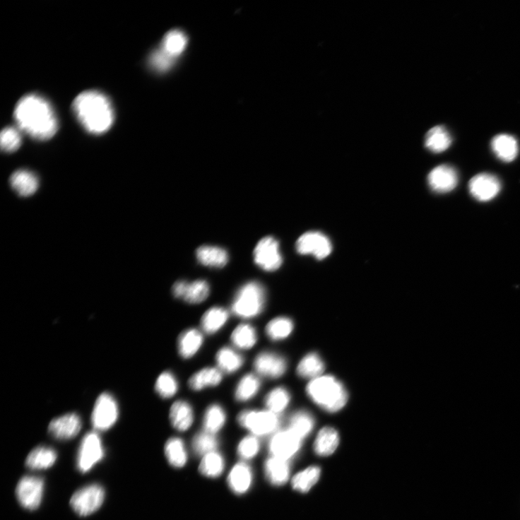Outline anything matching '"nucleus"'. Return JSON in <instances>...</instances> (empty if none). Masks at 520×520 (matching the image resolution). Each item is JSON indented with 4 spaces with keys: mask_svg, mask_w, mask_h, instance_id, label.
I'll use <instances>...</instances> for the list:
<instances>
[{
    "mask_svg": "<svg viewBox=\"0 0 520 520\" xmlns=\"http://www.w3.org/2000/svg\"><path fill=\"white\" fill-rule=\"evenodd\" d=\"M170 420L175 429L179 432L187 431L193 424L194 413L189 403L184 401L175 402L170 414Z\"/></svg>",
    "mask_w": 520,
    "mask_h": 520,
    "instance_id": "412c9836",
    "label": "nucleus"
},
{
    "mask_svg": "<svg viewBox=\"0 0 520 520\" xmlns=\"http://www.w3.org/2000/svg\"><path fill=\"white\" fill-rule=\"evenodd\" d=\"M155 388L160 397L168 399L177 394L179 384L173 374L165 372L162 373L157 379Z\"/></svg>",
    "mask_w": 520,
    "mask_h": 520,
    "instance_id": "79ce46f5",
    "label": "nucleus"
},
{
    "mask_svg": "<svg viewBox=\"0 0 520 520\" xmlns=\"http://www.w3.org/2000/svg\"><path fill=\"white\" fill-rule=\"evenodd\" d=\"M266 334L273 341H281L288 338L294 330V323L288 317H278L267 325Z\"/></svg>",
    "mask_w": 520,
    "mask_h": 520,
    "instance_id": "e433bc0d",
    "label": "nucleus"
},
{
    "mask_svg": "<svg viewBox=\"0 0 520 520\" xmlns=\"http://www.w3.org/2000/svg\"><path fill=\"white\" fill-rule=\"evenodd\" d=\"M296 248L299 254L313 255L319 260L328 257L333 250L329 237L318 232H310L301 236L297 242Z\"/></svg>",
    "mask_w": 520,
    "mask_h": 520,
    "instance_id": "9b49d317",
    "label": "nucleus"
},
{
    "mask_svg": "<svg viewBox=\"0 0 520 520\" xmlns=\"http://www.w3.org/2000/svg\"><path fill=\"white\" fill-rule=\"evenodd\" d=\"M82 428L81 417L69 413L53 419L49 425V433L58 440H69L76 437Z\"/></svg>",
    "mask_w": 520,
    "mask_h": 520,
    "instance_id": "4468645a",
    "label": "nucleus"
},
{
    "mask_svg": "<svg viewBox=\"0 0 520 520\" xmlns=\"http://www.w3.org/2000/svg\"><path fill=\"white\" fill-rule=\"evenodd\" d=\"M226 415L224 409L218 404L210 406L204 415L203 426L206 432L216 434L225 425Z\"/></svg>",
    "mask_w": 520,
    "mask_h": 520,
    "instance_id": "c9c22d12",
    "label": "nucleus"
},
{
    "mask_svg": "<svg viewBox=\"0 0 520 520\" xmlns=\"http://www.w3.org/2000/svg\"><path fill=\"white\" fill-rule=\"evenodd\" d=\"M44 480L37 476H24L18 482L16 497L20 504L28 510L37 509L43 498Z\"/></svg>",
    "mask_w": 520,
    "mask_h": 520,
    "instance_id": "1a4fd4ad",
    "label": "nucleus"
},
{
    "mask_svg": "<svg viewBox=\"0 0 520 520\" xmlns=\"http://www.w3.org/2000/svg\"><path fill=\"white\" fill-rule=\"evenodd\" d=\"M252 471L246 463L237 464L228 477V483L233 492L241 495L246 493L252 483Z\"/></svg>",
    "mask_w": 520,
    "mask_h": 520,
    "instance_id": "6ab92c4d",
    "label": "nucleus"
},
{
    "mask_svg": "<svg viewBox=\"0 0 520 520\" xmlns=\"http://www.w3.org/2000/svg\"><path fill=\"white\" fill-rule=\"evenodd\" d=\"M309 398L330 413L341 410L346 404L348 394L342 383L331 376L314 379L307 387Z\"/></svg>",
    "mask_w": 520,
    "mask_h": 520,
    "instance_id": "7ed1b4c3",
    "label": "nucleus"
},
{
    "mask_svg": "<svg viewBox=\"0 0 520 520\" xmlns=\"http://www.w3.org/2000/svg\"><path fill=\"white\" fill-rule=\"evenodd\" d=\"M11 187L20 197H30L35 194L39 189L40 180L37 176L25 170L14 172L11 178Z\"/></svg>",
    "mask_w": 520,
    "mask_h": 520,
    "instance_id": "a211bd4d",
    "label": "nucleus"
},
{
    "mask_svg": "<svg viewBox=\"0 0 520 520\" xmlns=\"http://www.w3.org/2000/svg\"><path fill=\"white\" fill-rule=\"evenodd\" d=\"M14 118L21 132L37 141L51 139L58 130V119L52 106L38 94L21 98L15 108Z\"/></svg>",
    "mask_w": 520,
    "mask_h": 520,
    "instance_id": "f257e3e1",
    "label": "nucleus"
},
{
    "mask_svg": "<svg viewBox=\"0 0 520 520\" xmlns=\"http://www.w3.org/2000/svg\"><path fill=\"white\" fill-rule=\"evenodd\" d=\"M104 457L105 449L100 436L95 432L86 434L78 453L77 468L80 472L85 473L90 471Z\"/></svg>",
    "mask_w": 520,
    "mask_h": 520,
    "instance_id": "0eeeda50",
    "label": "nucleus"
},
{
    "mask_svg": "<svg viewBox=\"0 0 520 520\" xmlns=\"http://www.w3.org/2000/svg\"><path fill=\"white\" fill-rule=\"evenodd\" d=\"M254 367L259 375L277 379L285 374L287 363L284 358L280 355L271 352H263L256 357Z\"/></svg>",
    "mask_w": 520,
    "mask_h": 520,
    "instance_id": "dca6fc26",
    "label": "nucleus"
},
{
    "mask_svg": "<svg viewBox=\"0 0 520 520\" xmlns=\"http://www.w3.org/2000/svg\"><path fill=\"white\" fill-rule=\"evenodd\" d=\"M199 261L203 266L220 268L229 261L227 252L218 247L202 246L196 252Z\"/></svg>",
    "mask_w": 520,
    "mask_h": 520,
    "instance_id": "4be33fe9",
    "label": "nucleus"
},
{
    "mask_svg": "<svg viewBox=\"0 0 520 520\" xmlns=\"http://www.w3.org/2000/svg\"><path fill=\"white\" fill-rule=\"evenodd\" d=\"M187 45V39L184 32L173 30L162 40L161 49L175 59L183 53Z\"/></svg>",
    "mask_w": 520,
    "mask_h": 520,
    "instance_id": "f704fd0d",
    "label": "nucleus"
},
{
    "mask_svg": "<svg viewBox=\"0 0 520 520\" xmlns=\"http://www.w3.org/2000/svg\"><path fill=\"white\" fill-rule=\"evenodd\" d=\"M166 457L173 467H184L187 461V453L183 441L179 438L170 439L165 445Z\"/></svg>",
    "mask_w": 520,
    "mask_h": 520,
    "instance_id": "2f4dec72",
    "label": "nucleus"
},
{
    "mask_svg": "<svg viewBox=\"0 0 520 520\" xmlns=\"http://www.w3.org/2000/svg\"><path fill=\"white\" fill-rule=\"evenodd\" d=\"M302 440L290 430L278 432L270 442V452L273 457L288 461L300 449Z\"/></svg>",
    "mask_w": 520,
    "mask_h": 520,
    "instance_id": "f8f14e48",
    "label": "nucleus"
},
{
    "mask_svg": "<svg viewBox=\"0 0 520 520\" xmlns=\"http://www.w3.org/2000/svg\"><path fill=\"white\" fill-rule=\"evenodd\" d=\"M237 420L242 427L259 437L273 433L280 425L278 415L269 410H244L240 413Z\"/></svg>",
    "mask_w": 520,
    "mask_h": 520,
    "instance_id": "39448f33",
    "label": "nucleus"
},
{
    "mask_svg": "<svg viewBox=\"0 0 520 520\" xmlns=\"http://www.w3.org/2000/svg\"><path fill=\"white\" fill-rule=\"evenodd\" d=\"M259 450V442L254 436H248L240 443L237 449L239 456L249 460L256 456Z\"/></svg>",
    "mask_w": 520,
    "mask_h": 520,
    "instance_id": "49530a36",
    "label": "nucleus"
},
{
    "mask_svg": "<svg viewBox=\"0 0 520 520\" xmlns=\"http://www.w3.org/2000/svg\"><path fill=\"white\" fill-rule=\"evenodd\" d=\"M265 302L264 286L257 282H249L238 290L232 304V312L241 318H252L262 312Z\"/></svg>",
    "mask_w": 520,
    "mask_h": 520,
    "instance_id": "20e7f679",
    "label": "nucleus"
},
{
    "mask_svg": "<svg viewBox=\"0 0 520 520\" xmlns=\"http://www.w3.org/2000/svg\"><path fill=\"white\" fill-rule=\"evenodd\" d=\"M57 454L51 447L41 446L32 449L25 461V466L30 470L48 469L54 466Z\"/></svg>",
    "mask_w": 520,
    "mask_h": 520,
    "instance_id": "aec40b11",
    "label": "nucleus"
},
{
    "mask_svg": "<svg viewBox=\"0 0 520 520\" xmlns=\"http://www.w3.org/2000/svg\"><path fill=\"white\" fill-rule=\"evenodd\" d=\"M225 468V461L222 455L216 451L207 454L203 456L199 470L201 473L209 478L220 476Z\"/></svg>",
    "mask_w": 520,
    "mask_h": 520,
    "instance_id": "4c0bfd02",
    "label": "nucleus"
},
{
    "mask_svg": "<svg viewBox=\"0 0 520 520\" xmlns=\"http://www.w3.org/2000/svg\"><path fill=\"white\" fill-rule=\"evenodd\" d=\"M232 341L239 348L250 349L257 341L256 332L249 324H240L234 331L232 335Z\"/></svg>",
    "mask_w": 520,
    "mask_h": 520,
    "instance_id": "58836bf2",
    "label": "nucleus"
},
{
    "mask_svg": "<svg viewBox=\"0 0 520 520\" xmlns=\"http://www.w3.org/2000/svg\"><path fill=\"white\" fill-rule=\"evenodd\" d=\"M210 287L203 280L191 283L178 281L173 286V295L176 298L182 299L192 305L204 302L209 296Z\"/></svg>",
    "mask_w": 520,
    "mask_h": 520,
    "instance_id": "2eb2a0df",
    "label": "nucleus"
},
{
    "mask_svg": "<svg viewBox=\"0 0 520 520\" xmlns=\"http://www.w3.org/2000/svg\"><path fill=\"white\" fill-rule=\"evenodd\" d=\"M218 444L215 435L205 431L194 437L192 447L195 452L205 456L206 454L215 451Z\"/></svg>",
    "mask_w": 520,
    "mask_h": 520,
    "instance_id": "c03bdc74",
    "label": "nucleus"
},
{
    "mask_svg": "<svg viewBox=\"0 0 520 520\" xmlns=\"http://www.w3.org/2000/svg\"><path fill=\"white\" fill-rule=\"evenodd\" d=\"M75 115L86 131L102 135L114 122V110L109 98L103 93L90 90L80 93L73 103Z\"/></svg>",
    "mask_w": 520,
    "mask_h": 520,
    "instance_id": "f03ea898",
    "label": "nucleus"
},
{
    "mask_svg": "<svg viewBox=\"0 0 520 520\" xmlns=\"http://www.w3.org/2000/svg\"><path fill=\"white\" fill-rule=\"evenodd\" d=\"M229 319V313L222 307H213L203 315L202 329L208 334H214L220 331Z\"/></svg>",
    "mask_w": 520,
    "mask_h": 520,
    "instance_id": "c756f323",
    "label": "nucleus"
},
{
    "mask_svg": "<svg viewBox=\"0 0 520 520\" xmlns=\"http://www.w3.org/2000/svg\"><path fill=\"white\" fill-rule=\"evenodd\" d=\"M324 370V365L320 356L315 353L307 354L303 358L297 368L298 374L303 378L319 377Z\"/></svg>",
    "mask_w": 520,
    "mask_h": 520,
    "instance_id": "473e14b6",
    "label": "nucleus"
},
{
    "mask_svg": "<svg viewBox=\"0 0 520 520\" xmlns=\"http://www.w3.org/2000/svg\"><path fill=\"white\" fill-rule=\"evenodd\" d=\"M216 362L221 371L227 374H232L242 367L244 360L242 356L233 349L224 347L218 352Z\"/></svg>",
    "mask_w": 520,
    "mask_h": 520,
    "instance_id": "c85d7f7f",
    "label": "nucleus"
},
{
    "mask_svg": "<svg viewBox=\"0 0 520 520\" xmlns=\"http://www.w3.org/2000/svg\"><path fill=\"white\" fill-rule=\"evenodd\" d=\"M451 142V135L443 126L432 128L425 138V146L435 153H440L447 150L450 147Z\"/></svg>",
    "mask_w": 520,
    "mask_h": 520,
    "instance_id": "a878e982",
    "label": "nucleus"
},
{
    "mask_svg": "<svg viewBox=\"0 0 520 520\" xmlns=\"http://www.w3.org/2000/svg\"><path fill=\"white\" fill-rule=\"evenodd\" d=\"M339 442V435L335 429L324 427L319 432L316 438L314 451L319 456H329L336 450Z\"/></svg>",
    "mask_w": 520,
    "mask_h": 520,
    "instance_id": "b1692460",
    "label": "nucleus"
},
{
    "mask_svg": "<svg viewBox=\"0 0 520 520\" xmlns=\"http://www.w3.org/2000/svg\"><path fill=\"white\" fill-rule=\"evenodd\" d=\"M21 130L17 126L6 127L0 136V145L4 151L13 153L19 149L22 144Z\"/></svg>",
    "mask_w": 520,
    "mask_h": 520,
    "instance_id": "37998d69",
    "label": "nucleus"
},
{
    "mask_svg": "<svg viewBox=\"0 0 520 520\" xmlns=\"http://www.w3.org/2000/svg\"><path fill=\"white\" fill-rule=\"evenodd\" d=\"M203 343V336L196 329H189L184 331L179 338L178 349L183 359H190L196 354Z\"/></svg>",
    "mask_w": 520,
    "mask_h": 520,
    "instance_id": "393cba45",
    "label": "nucleus"
},
{
    "mask_svg": "<svg viewBox=\"0 0 520 520\" xmlns=\"http://www.w3.org/2000/svg\"><path fill=\"white\" fill-rule=\"evenodd\" d=\"M265 471L268 480L274 485H282L289 478L290 466L283 459L272 456L266 461Z\"/></svg>",
    "mask_w": 520,
    "mask_h": 520,
    "instance_id": "bb28decb",
    "label": "nucleus"
},
{
    "mask_svg": "<svg viewBox=\"0 0 520 520\" xmlns=\"http://www.w3.org/2000/svg\"><path fill=\"white\" fill-rule=\"evenodd\" d=\"M492 148L495 155L504 162L513 161L519 153L516 140L507 134H501L495 137L492 141Z\"/></svg>",
    "mask_w": 520,
    "mask_h": 520,
    "instance_id": "5701e85b",
    "label": "nucleus"
},
{
    "mask_svg": "<svg viewBox=\"0 0 520 520\" xmlns=\"http://www.w3.org/2000/svg\"><path fill=\"white\" fill-rule=\"evenodd\" d=\"M260 388V381L254 374L245 375L239 382L235 398L240 402H246L254 397Z\"/></svg>",
    "mask_w": 520,
    "mask_h": 520,
    "instance_id": "ea45409f",
    "label": "nucleus"
},
{
    "mask_svg": "<svg viewBox=\"0 0 520 520\" xmlns=\"http://www.w3.org/2000/svg\"><path fill=\"white\" fill-rule=\"evenodd\" d=\"M469 190L472 196L477 201L488 202L494 199L500 193L501 182L493 175L479 174L470 181Z\"/></svg>",
    "mask_w": 520,
    "mask_h": 520,
    "instance_id": "ddd939ff",
    "label": "nucleus"
},
{
    "mask_svg": "<svg viewBox=\"0 0 520 520\" xmlns=\"http://www.w3.org/2000/svg\"><path fill=\"white\" fill-rule=\"evenodd\" d=\"M290 401V396L288 390L278 387L267 395L265 403L269 411L278 415L288 407Z\"/></svg>",
    "mask_w": 520,
    "mask_h": 520,
    "instance_id": "a19ab883",
    "label": "nucleus"
},
{
    "mask_svg": "<svg viewBox=\"0 0 520 520\" xmlns=\"http://www.w3.org/2000/svg\"><path fill=\"white\" fill-rule=\"evenodd\" d=\"M428 182L431 189L438 193H447L456 187L459 175L452 167L440 165L430 173Z\"/></svg>",
    "mask_w": 520,
    "mask_h": 520,
    "instance_id": "f3484780",
    "label": "nucleus"
},
{
    "mask_svg": "<svg viewBox=\"0 0 520 520\" xmlns=\"http://www.w3.org/2000/svg\"><path fill=\"white\" fill-rule=\"evenodd\" d=\"M321 471L317 466L309 467L297 473L292 480L294 490L301 493L308 492L318 482Z\"/></svg>",
    "mask_w": 520,
    "mask_h": 520,
    "instance_id": "72a5a7b5",
    "label": "nucleus"
},
{
    "mask_svg": "<svg viewBox=\"0 0 520 520\" xmlns=\"http://www.w3.org/2000/svg\"><path fill=\"white\" fill-rule=\"evenodd\" d=\"M174 61L175 58L161 48L154 51L149 57L150 68L160 73L170 70L174 64Z\"/></svg>",
    "mask_w": 520,
    "mask_h": 520,
    "instance_id": "a18cd8bd",
    "label": "nucleus"
},
{
    "mask_svg": "<svg viewBox=\"0 0 520 520\" xmlns=\"http://www.w3.org/2000/svg\"><path fill=\"white\" fill-rule=\"evenodd\" d=\"M105 492L99 484H91L76 492L71 500L73 509L81 516H88L104 503Z\"/></svg>",
    "mask_w": 520,
    "mask_h": 520,
    "instance_id": "6e6552de",
    "label": "nucleus"
},
{
    "mask_svg": "<svg viewBox=\"0 0 520 520\" xmlns=\"http://www.w3.org/2000/svg\"><path fill=\"white\" fill-rule=\"evenodd\" d=\"M314 425L312 415L307 411L301 410L290 417L288 430L303 439L311 433Z\"/></svg>",
    "mask_w": 520,
    "mask_h": 520,
    "instance_id": "7c9ffc66",
    "label": "nucleus"
},
{
    "mask_svg": "<svg viewBox=\"0 0 520 520\" xmlns=\"http://www.w3.org/2000/svg\"><path fill=\"white\" fill-rule=\"evenodd\" d=\"M119 418V406L114 397L108 393L97 398L91 415V424L97 432L111 429Z\"/></svg>",
    "mask_w": 520,
    "mask_h": 520,
    "instance_id": "423d86ee",
    "label": "nucleus"
},
{
    "mask_svg": "<svg viewBox=\"0 0 520 520\" xmlns=\"http://www.w3.org/2000/svg\"><path fill=\"white\" fill-rule=\"evenodd\" d=\"M255 264L263 270L273 272L283 264L279 242L273 237H266L260 240L254 251Z\"/></svg>",
    "mask_w": 520,
    "mask_h": 520,
    "instance_id": "9d476101",
    "label": "nucleus"
},
{
    "mask_svg": "<svg viewBox=\"0 0 520 520\" xmlns=\"http://www.w3.org/2000/svg\"><path fill=\"white\" fill-rule=\"evenodd\" d=\"M223 375L220 370L206 368L194 374L189 380V387L200 391L208 386H216L221 382Z\"/></svg>",
    "mask_w": 520,
    "mask_h": 520,
    "instance_id": "cd10ccee",
    "label": "nucleus"
}]
</instances>
